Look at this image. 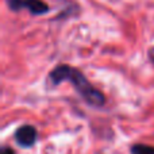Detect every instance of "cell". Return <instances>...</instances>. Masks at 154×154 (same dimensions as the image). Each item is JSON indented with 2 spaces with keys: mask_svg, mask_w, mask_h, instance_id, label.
<instances>
[{
  "mask_svg": "<svg viewBox=\"0 0 154 154\" xmlns=\"http://www.w3.org/2000/svg\"><path fill=\"white\" fill-rule=\"evenodd\" d=\"M64 81L70 82L77 91V93L89 106L103 107L106 104L104 95L99 89H96L79 69H75L70 65H58L49 73V82L51 87H56Z\"/></svg>",
  "mask_w": 154,
  "mask_h": 154,
  "instance_id": "6da1fadb",
  "label": "cell"
},
{
  "mask_svg": "<svg viewBox=\"0 0 154 154\" xmlns=\"http://www.w3.org/2000/svg\"><path fill=\"white\" fill-rule=\"evenodd\" d=\"M12 11L27 10L32 15H43L49 11V5L42 0H5Z\"/></svg>",
  "mask_w": 154,
  "mask_h": 154,
  "instance_id": "7a4b0ae2",
  "label": "cell"
},
{
  "mask_svg": "<svg viewBox=\"0 0 154 154\" xmlns=\"http://www.w3.org/2000/svg\"><path fill=\"white\" fill-rule=\"evenodd\" d=\"M37 128L31 125H24L16 130L15 133V141L18 142L19 146L22 147H31L37 141Z\"/></svg>",
  "mask_w": 154,
  "mask_h": 154,
  "instance_id": "3957f363",
  "label": "cell"
},
{
  "mask_svg": "<svg viewBox=\"0 0 154 154\" xmlns=\"http://www.w3.org/2000/svg\"><path fill=\"white\" fill-rule=\"evenodd\" d=\"M131 154H154V147L149 145L137 143L131 147Z\"/></svg>",
  "mask_w": 154,
  "mask_h": 154,
  "instance_id": "277c9868",
  "label": "cell"
},
{
  "mask_svg": "<svg viewBox=\"0 0 154 154\" xmlns=\"http://www.w3.org/2000/svg\"><path fill=\"white\" fill-rule=\"evenodd\" d=\"M0 154H15V153H14V150L11 149V147L4 146V147H2V152H0Z\"/></svg>",
  "mask_w": 154,
  "mask_h": 154,
  "instance_id": "5b68a950",
  "label": "cell"
},
{
  "mask_svg": "<svg viewBox=\"0 0 154 154\" xmlns=\"http://www.w3.org/2000/svg\"><path fill=\"white\" fill-rule=\"evenodd\" d=\"M149 58L154 62V48H153V49H150V51H149Z\"/></svg>",
  "mask_w": 154,
  "mask_h": 154,
  "instance_id": "8992f818",
  "label": "cell"
}]
</instances>
